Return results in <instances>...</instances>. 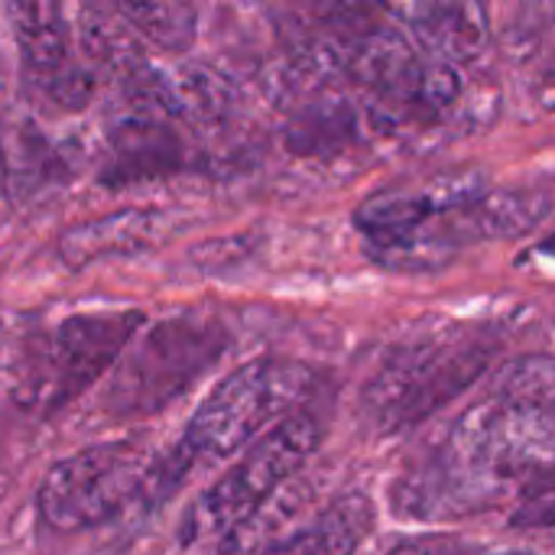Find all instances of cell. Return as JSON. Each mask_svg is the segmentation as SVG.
Listing matches in <instances>:
<instances>
[{
    "mask_svg": "<svg viewBox=\"0 0 555 555\" xmlns=\"http://www.w3.org/2000/svg\"><path fill=\"white\" fill-rule=\"evenodd\" d=\"M312 387L315 374L296 361L260 358L231 371L192 413L176 449L156 459L146 501L172 498L189 475L254 446L286 416L299 413Z\"/></svg>",
    "mask_w": 555,
    "mask_h": 555,
    "instance_id": "6da1fadb",
    "label": "cell"
},
{
    "mask_svg": "<svg viewBox=\"0 0 555 555\" xmlns=\"http://www.w3.org/2000/svg\"><path fill=\"white\" fill-rule=\"evenodd\" d=\"M442 452L504 498L511 485L555 472V406L491 387L481 403L452 423Z\"/></svg>",
    "mask_w": 555,
    "mask_h": 555,
    "instance_id": "7a4b0ae2",
    "label": "cell"
},
{
    "mask_svg": "<svg viewBox=\"0 0 555 555\" xmlns=\"http://www.w3.org/2000/svg\"><path fill=\"white\" fill-rule=\"evenodd\" d=\"M494 361L485 338H429L393 351L364 390V410L384 433L410 429L462 397Z\"/></svg>",
    "mask_w": 555,
    "mask_h": 555,
    "instance_id": "3957f363",
    "label": "cell"
},
{
    "mask_svg": "<svg viewBox=\"0 0 555 555\" xmlns=\"http://www.w3.org/2000/svg\"><path fill=\"white\" fill-rule=\"evenodd\" d=\"M319 446V423L293 413L247 452L192 504L182 524V543L224 540L250 514H257L286 481H293Z\"/></svg>",
    "mask_w": 555,
    "mask_h": 555,
    "instance_id": "277c9868",
    "label": "cell"
},
{
    "mask_svg": "<svg viewBox=\"0 0 555 555\" xmlns=\"http://www.w3.org/2000/svg\"><path fill=\"white\" fill-rule=\"evenodd\" d=\"M153 468V452L137 442L91 446L49 468L36 507L52 530H91L120 517L130 504L146 501Z\"/></svg>",
    "mask_w": 555,
    "mask_h": 555,
    "instance_id": "5b68a950",
    "label": "cell"
},
{
    "mask_svg": "<svg viewBox=\"0 0 555 555\" xmlns=\"http://www.w3.org/2000/svg\"><path fill=\"white\" fill-rule=\"evenodd\" d=\"M221 348L224 332L218 322L169 319L156 325L117 367L111 406L124 416H143L166 406L218 361Z\"/></svg>",
    "mask_w": 555,
    "mask_h": 555,
    "instance_id": "8992f818",
    "label": "cell"
},
{
    "mask_svg": "<svg viewBox=\"0 0 555 555\" xmlns=\"http://www.w3.org/2000/svg\"><path fill=\"white\" fill-rule=\"evenodd\" d=\"M140 312H81L65 319L46 341L39 400L46 410L65 406L104 377L140 332Z\"/></svg>",
    "mask_w": 555,
    "mask_h": 555,
    "instance_id": "52a82bcc",
    "label": "cell"
},
{
    "mask_svg": "<svg viewBox=\"0 0 555 555\" xmlns=\"http://www.w3.org/2000/svg\"><path fill=\"white\" fill-rule=\"evenodd\" d=\"M23 72L39 98L78 111L94 94V75L75 55L59 0H10Z\"/></svg>",
    "mask_w": 555,
    "mask_h": 555,
    "instance_id": "ba28073f",
    "label": "cell"
},
{
    "mask_svg": "<svg viewBox=\"0 0 555 555\" xmlns=\"http://www.w3.org/2000/svg\"><path fill=\"white\" fill-rule=\"evenodd\" d=\"M169 111L137 104V114L127 117L111 137V166L104 179L111 185L166 176L182 166V140L169 127Z\"/></svg>",
    "mask_w": 555,
    "mask_h": 555,
    "instance_id": "9c48e42d",
    "label": "cell"
},
{
    "mask_svg": "<svg viewBox=\"0 0 555 555\" xmlns=\"http://www.w3.org/2000/svg\"><path fill=\"white\" fill-rule=\"evenodd\" d=\"M550 195L543 192H478L465 205L449 211L455 237L465 241H501L530 234L550 215Z\"/></svg>",
    "mask_w": 555,
    "mask_h": 555,
    "instance_id": "30bf717a",
    "label": "cell"
},
{
    "mask_svg": "<svg viewBox=\"0 0 555 555\" xmlns=\"http://www.w3.org/2000/svg\"><path fill=\"white\" fill-rule=\"evenodd\" d=\"M374 524L371 504L361 494H351L332 504L319 520L302 530H293L263 555H354Z\"/></svg>",
    "mask_w": 555,
    "mask_h": 555,
    "instance_id": "8fae6325",
    "label": "cell"
},
{
    "mask_svg": "<svg viewBox=\"0 0 555 555\" xmlns=\"http://www.w3.org/2000/svg\"><path fill=\"white\" fill-rule=\"evenodd\" d=\"M354 137H358V117L338 98L306 101L286 127V146L296 156H332L345 150Z\"/></svg>",
    "mask_w": 555,
    "mask_h": 555,
    "instance_id": "7c38bea8",
    "label": "cell"
},
{
    "mask_svg": "<svg viewBox=\"0 0 555 555\" xmlns=\"http://www.w3.org/2000/svg\"><path fill=\"white\" fill-rule=\"evenodd\" d=\"M153 231H156V215L124 211L114 218H101V221L72 228L62 237V254L68 257V263H88L104 254L137 250L140 244H146L153 237Z\"/></svg>",
    "mask_w": 555,
    "mask_h": 555,
    "instance_id": "4fadbf2b",
    "label": "cell"
},
{
    "mask_svg": "<svg viewBox=\"0 0 555 555\" xmlns=\"http://www.w3.org/2000/svg\"><path fill=\"white\" fill-rule=\"evenodd\" d=\"M436 62L462 65L481 55L488 42V16L481 0H455L436 23L420 29Z\"/></svg>",
    "mask_w": 555,
    "mask_h": 555,
    "instance_id": "5bb4252c",
    "label": "cell"
},
{
    "mask_svg": "<svg viewBox=\"0 0 555 555\" xmlns=\"http://www.w3.org/2000/svg\"><path fill=\"white\" fill-rule=\"evenodd\" d=\"M114 13L150 42L182 52L195 39V10L189 0H107Z\"/></svg>",
    "mask_w": 555,
    "mask_h": 555,
    "instance_id": "9a60e30c",
    "label": "cell"
},
{
    "mask_svg": "<svg viewBox=\"0 0 555 555\" xmlns=\"http://www.w3.org/2000/svg\"><path fill=\"white\" fill-rule=\"evenodd\" d=\"M455 0H380V7L397 16L400 23L413 26L416 33L426 29L429 23H436Z\"/></svg>",
    "mask_w": 555,
    "mask_h": 555,
    "instance_id": "2e32d148",
    "label": "cell"
},
{
    "mask_svg": "<svg viewBox=\"0 0 555 555\" xmlns=\"http://www.w3.org/2000/svg\"><path fill=\"white\" fill-rule=\"evenodd\" d=\"M553 475V472H550ZM546 478V475H543ZM543 478L530 481L537 485L533 494L524 501V507H517L514 514V524L517 527H555V485H543Z\"/></svg>",
    "mask_w": 555,
    "mask_h": 555,
    "instance_id": "e0dca14e",
    "label": "cell"
},
{
    "mask_svg": "<svg viewBox=\"0 0 555 555\" xmlns=\"http://www.w3.org/2000/svg\"><path fill=\"white\" fill-rule=\"evenodd\" d=\"M387 555H452V546L442 540H416V543H403Z\"/></svg>",
    "mask_w": 555,
    "mask_h": 555,
    "instance_id": "ac0fdd59",
    "label": "cell"
},
{
    "mask_svg": "<svg viewBox=\"0 0 555 555\" xmlns=\"http://www.w3.org/2000/svg\"><path fill=\"white\" fill-rule=\"evenodd\" d=\"M543 250H546V254H555V237H550V241H543Z\"/></svg>",
    "mask_w": 555,
    "mask_h": 555,
    "instance_id": "d6986e66",
    "label": "cell"
},
{
    "mask_svg": "<svg viewBox=\"0 0 555 555\" xmlns=\"http://www.w3.org/2000/svg\"><path fill=\"white\" fill-rule=\"evenodd\" d=\"M498 555H537V553H524V550H511V553H498Z\"/></svg>",
    "mask_w": 555,
    "mask_h": 555,
    "instance_id": "ffe728a7",
    "label": "cell"
},
{
    "mask_svg": "<svg viewBox=\"0 0 555 555\" xmlns=\"http://www.w3.org/2000/svg\"><path fill=\"white\" fill-rule=\"evenodd\" d=\"M0 166H3V150H0Z\"/></svg>",
    "mask_w": 555,
    "mask_h": 555,
    "instance_id": "44dd1931",
    "label": "cell"
}]
</instances>
